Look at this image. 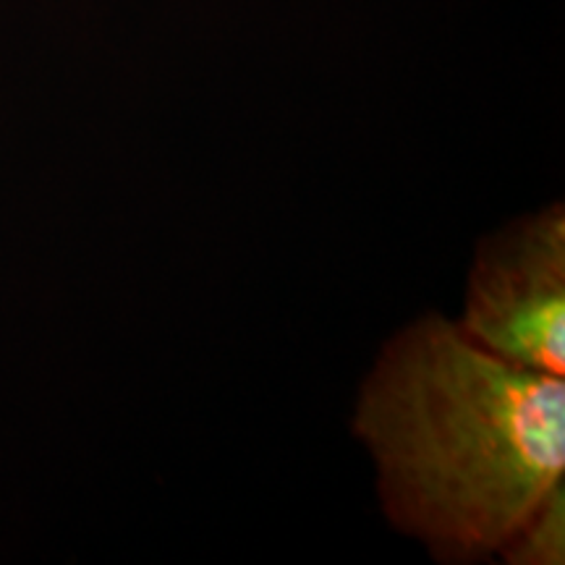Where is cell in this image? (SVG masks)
Masks as SVG:
<instances>
[{
  "instance_id": "obj_3",
  "label": "cell",
  "mask_w": 565,
  "mask_h": 565,
  "mask_svg": "<svg viewBox=\"0 0 565 565\" xmlns=\"http://www.w3.org/2000/svg\"><path fill=\"white\" fill-rule=\"evenodd\" d=\"M565 484L545 500L503 550L500 561L511 565H563L565 561Z\"/></svg>"
},
{
  "instance_id": "obj_2",
  "label": "cell",
  "mask_w": 565,
  "mask_h": 565,
  "mask_svg": "<svg viewBox=\"0 0 565 565\" xmlns=\"http://www.w3.org/2000/svg\"><path fill=\"white\" fill-rule=\"evenodd\" d=\"M505 362L565 377V204L515 217L477 244L461 320Z\"/></svg>"
},
{
  "instance_id": "obj_1",
  "label": "cell",
  "mask_w": 565,
  "mask_h": 565,
  "mask_svg": "<svg viewBox=\"0 0 565 565\" xmlns=\"http://www.w3.org/2000/svg\"><path fill=\"white\" fill-rule=\"evenodd\" d=\"M351 433L401 534L440 563H482L563 487L565 377L505 362L429 312L380 349Z\"/></svg>"
}]
</instances>
